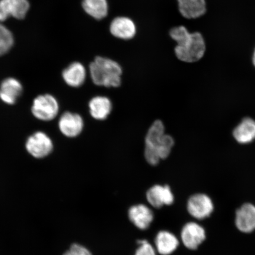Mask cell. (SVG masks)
I'll return each instance as SVG.
<instances>
[{"instance_id": "6da1fadb", "label": "cell", "mask_w": 255, "mask_h": 255, "mask_svg": "<svg viewBox=\"0 0 255 255\" xmlns=\"http://www.w3.org/2000/svg\"><path fill=\"white\" fill-rule=\"evenodd\" d=\"M168 34L175 43L174 55L179 61L195 63L205 55V40L199 32H190L185 25H178L172 27Z\"/></svg>"}, {"instance_id": "7a4b0ae2", "label": "cell", "mask_w": 255, "mask_h": 255, "mask_svg": "<svg viewBox=\"0 0 255 255\" xmlns=\"http://www.w3.org/2000/svg\"><path fill=\"white\" fill-rule=\"evenodd\" d=\"M88 71L92 82L98 87L116 88L122 84L123 67L110 57L96 56L89 63Z\"/></svg>"}, {"instance_id": "3957f363", "label": "cell", "mask_w": 255, "mask_h": 255, "mask_svg": "<svg viewBox=\"0 0 255 255\" xmlns=\"http://www.w3.org/2000/svg\"><path fill=\"white\" fill-rule=\"evenodd\" d=\"M165 133V126L160 120L154 121L149 127L145 139L144 157L146 162L151 165H157L161 161L158 155Z\"/></svg>"}, {"instance_id": "277c9868", "label": "cell", "mask_w": 255, "mask_h": 255, "mask_svg": "<svg viewBox=\"0 0 255 255\" xmlns=\"http://www.w3.org/2000/svg\"><path fill=\"white\" fill-rule=\"evenodd\" d=\"M109 31L115 39L128 41L135 39L138 33V26L128 16L118 15L110 21Z\"/></svg>"}, {"instance_id": "5b68a950", "label": "cell", "mask_w": 255, "mask_h": 255, "mask_svg": "<svg viewBox=\"0 0 255 255\" xmlns=\"http://www.w3.org/2000/svg\"><path fill=\"white\" fill-rule=\"evenodd\" d=\"M58 102L53 96L46 94L38 96L34 99L31 112L37 119L50 121L55 119L59 113Z\"/></svg>"}, {"instance_id": "8992f818", "label": "cell", "mask_w": 255, "mask_h": 255, "mask_svg": "<svg viewBox=\"0 0 255 255\" xmlns=\"http://www.w3.org/2000/svg\"><path fill=\"white\" fill-rule=\"evenodd\" d=\"M25 148L33 157L43 158L52 152L53 144L52 139L45 133L36 132L28 137Z\"/></svg>"}, {"instance_id": "52a82bcc", "label": "cell", "mask_w": 255, "mask_h": 255, "mask_svg": "<svg viewBox=\"0 0 255 255\" xmlns=\"http://www.w3.org/2000/svg\"><path fill=\"white\" fill-rule=\"evenodd\" d=\"M187 208L189 214L197 219H203L212 214L213 204L211 199L205 194H196L188 200Z\"/></svg>"}, {"instance_id": "ba28073f", "label": "cell", "mask_w": 255, "mask_h": 255, "mask_svg": "<svg viewBox=\"0 0 255 255\" xmlns=\"http://www.w3.org/2000/svg\"><path fill=\"white\" fill-rule=\"evenodd\" d=\"M59 128L65 136L75 138L83 131L84 121L79 114L66 112L60 118Z\"/></svg>"}, {"instance_id": "9c48e42d", "label": "cell", "mask_w": 255, "mask_h": 255, "mask_svg": "<svg viewBox=\"0 0 255 255\" xmlns=\"http://www.w3.org/2000/svg\"><path fill=\"white\" fill-rule=\"evenodd\" d=\"M28 0H0V21L9 17L23 19L29 9Z\"/></svg>"}, {"instance_id": "30bf717a", "label": "cell", "mask_w": 255, "mask_h": 255, "mask_svg": "<svg viewBox=\"0 0 255 255\" xmlns=\"http://www.w3.org/2000/svg\"><path fill=\"white\" fill-rule=\"evenodd\" d=\"M146 197L149 205L157 209L170 206L174 201L173 193L168 185H154L147 191Z\"/></svg>"}, {"instance_id": "8fae6325", "label": "cell", "mask_w": 255, "mask_h": 255, "mask_svg": "<svg viewBox=\"0 0 255 255\" xmlns=\"http://www.w3.org/2000/svg\"><path fill=\"white\" fill-rule=\"evenodd\" d=\"M181 239L184 246L190 250H195L205 240V229L194 222L185 225L181 233Z\"/></svg>"}, {"instance_id": "7c38bea8", "label": "cell", "mask_w": 255, "mask_h": 255, "mask_svg": "<svg viewBox=\"0 0 255 255\" xmlns=\"http://www.w3.org/2000/svg\"><path fill=\"white\" fill-rule=\"evenodd\" d=\"M88 71L84 63L75 61L66 67L62 72L66 84L72 88H79L87 81Z\"/></svg>"}, {"instance_id": "4fadbf2b", "label": "cell", "mask_w": 255, "mask_h": 255, "mask_svg": "<svg viewBox=\"0 0 255 255\" xmlns=\"http://www.w3.org/2000/svg\"><path fill=\"white\" fill-rule=\"evenodd\" d=\"M178 12L187 20L202 17L207 11L206 0H176Z\"/></svg>"}, {"instance_id": "5bb4252c", "label": "cell", "mask_w": 255, "mask_h": 255, "mask_svg": "<svg viewBox=\"0 0 255 255\" xmlns=\"http://www.w3.org/2000/svg\"><path fill=\"white\" fill-rule=\"evenodd\" d=\"M128 218L136 228L144 231L150 226L154 220V214L148 206L139 204L130 207Z\"/></svg>"}, {"instance_id": "9a60e30c", "label": "cell", "mask_w": 255, "mask_h": 255, "mask_svg": "<svg viewBox=\"0 0 255 255\" xmlns=\"http://www.w3.org/2000/svg\"><path fill=\"white\" fill-rule=\"evenodd\" d=\"M81 7L88 17L96 21H103L110 15L108 0H82Z\"/></svg>"}, {"instance_id": "2e32d148", "label": "cell", "mask_w": 255, "mask_h": 255, "mask_svg": "<svg viewBox=\"0 0 255 255\" xmlns=\"http://www.w3.org/2000/svg\"><path fill=\"white\" fill-rule=\"evenodd\" d=\"M236 225L242 232L251 233L255 229V206L246 203L236 213Z\"/></svg>"}, {"instance_id": "e0dca14e", "label": "cell", "mask_w": 255, "mask_h": 255, "mask_svg": "<svg viewBox=\"0 0 255 255\" xmlns=\"http://www.w3.org/2000/svg\"><path fill=\"white\" fill-rule=\"evenodd\" d=\"M88 105L91 117L98 121L107 120L113 108L110 99L104 96H97L92 98Z\"/></svg>"}, {"instance_id": "ac0fdd59", "label": "cell", "mask_w": 255, "mask_h": 255, "mask_svg": "<svg viewBox=\"0 0 255 255\" xmlns=\"http://www.w3.org/2000/svg\"><path fill=\"white\" fill-rule=\"evenodd\" d=\"M23 87L20 81L13 78L5 79L0 86V99L8 105H14L20 97Z\"/></svg>"}, {"instance_id": "d6986e66", "label": "cell", "mask_w": 255, "mask_h": 255, "mask_svg": "<svg viewBox=\"0 0 255 255\" xmlns=\"http://www.w3.org/2000/svg\"><path fill=\"white\" fill-rule=\"evenodd\" d=\"M179 241L172 233L162 231L159 232L155 239V250L159 255H170L176 251Z\"/></svg>"}, {"instance_id": "ffe728a7", "label": "cell", "mask_w": 255, "mask_h": 255, "mask_svg": "<svg viewBox=\"0 0 255 255\" xmlns=\"http://www.w3.org/2000/svg\"><path fill=\"white\" fill-rule=\"evenodd\" d=\"M234 138L242 144L252 142L255 139V121L246 118L235 128L234 130Z\"/></svg>"}, {"instance_id": "44dd1931", "label": "cell", "mask_w": 255, "mask_h": 255, "mask_svg": "<svg viewBox=\"0 0 255 255\" xmlns=\"http://www.w3.org/2000/svg\"><path fill=\"white\" fill-rule=\"evenodd\" d=\"M13 43L14 37L11 32L4 25L0 23V56L7 53Z\"/></svg>"}, {"instance_id": "7402d4cb", "label": "cell", "mask_w": 255, "mask_h": 255, "mask_svg": "<svg viewBox=\"0 0 255 255\" xmlns=\"http://www.w3.org/2000/svg\"><path fill=\"white\" fill-rule=\"evenodd\" d=\"M138 248L135 251V255H157L155 248L146 240L138 241Z\"/></svg>"}, {"instance_id": "603a6c76", "label": "cell", "mask_w": 255, "mask_h": 255, "mask_svg": "<svg viewBox=\"0 0 255 255\" xmlns=\"http://www.w3.org/2000/svg\"><path fill=\"white\" fill-rule=\"evenodd\" d=\"M63 255H92L91 252L82 245L74 244Z\"/></svg>"}, {"instance_id": "cb8c5ba5", "label": "cell", "mask_w": 255, "mask_h": 255, "mask_svg": "<svg viewBox=\"0 0 255 255\" xmlns=\"http://www.w3.org/2000/svg\"><path fill=\"white\" fill-rule=\"evenodd\" d=\"M253 62L254 66L255 67V49L254 52L253 57Z\"/></svg>"}]
</instances>
